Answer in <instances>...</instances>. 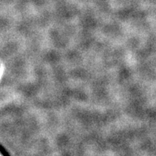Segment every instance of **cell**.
<instances>
[{
    "mask_svg": "<svg viewBox=\"0 0 156 156\" xmlns=\"http://www.w3.org/2000/svg\"><path fill=\"white\" fill-rule=\"evenodd\" d=\"M0 153L2 154L3 156H9V154L7 153V151H6L1 145H0Z\"/></svg>",
    "mask_w": 156,
    "mask_h": 156,
    "instance_id": "obj_1",
    "label": "cell"
}]
</instances>
